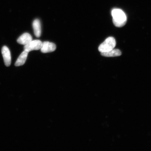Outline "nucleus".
Listing matches in <instances>:
<instances>
[{
	"label": "nucleus",
	"mask_w": 151,
	"mask_h": 151,
	"mask_svg": "<svg viewBox=\"0 0 151 151\" xmlns=\"http://www.w3.org/2000/svg\"><path fill=\"white\" fill-rule=\"evenodd\" d=\"M113 22L116 27H121L125 25L127 19L124 13L121 9H114L112 11Z\"/></svg>",
	"instance_id": "obj_1"
},
{
	"label": "nucleus",
	"mask_w": 151,
	"mask_h": 151,
	"mask_svg": "<svg viewBox=\"0 0 151 151\" xmlns=\"http://www.w3.org/2000/svg\"><path fill=\"white\" fill-rule=\"evenodd\" d=\"M116 45V40L113 37H109L100 45L99 50L101 52H109L114 49Z\"/></svg>",
	"instance_id": "obj_2"
},
{
	"label": "nucleus",
	"mask_w": 151,
	"mask_h": 151,
	"mask_svg": "<svg viewBox=\"0 0 151 151\" xmlns=\"http://www.w3.org/2000/svg\"><path fill=\"white\" fill-rule=\"evenodd\" d=\"M42 42L40 40H32L27 44L24 45V50L29 52L34 50H38L41 49L42 46Z\"/></svg>",
	"instance_id": "obj_3"
},
{
	"label": "nucleus",
	"mask_w": 151,
	"mask_h": 151,
	"mask_svg": "<svg viewBox=\"0 0 151 151\" xmlns=\"http://www.w3.org/2000/svg\"><path fill=\"white\" fill-rule=\"evenodd\" d=\"M1 53L5 65L6 67H9L11 64V58L10 50L8 47L6 46H4L1 49Z\"/></svg>",
	"instance_id": "obj_4"
},
{
	"label": "nucleus",
	"mask_w": 151,
	"mask_h": 151,
	"mask_svg": "<svg viewBox=\"0 0 151 151\" xmlns=\"http://www.w3.org/2000/svg\"><path fill=\"white\" fill-rule=\"evenodd\" d=\"M56 45L54 43L45 41L42 43L41 52L44 53L54 52L56 50Z\"/></svg>",
	"instance_id": "obj_5"
},
{
	"label": "nucleus",
	"mask_w": 151,
	"mask_h": 151,
	"mask_svg": "<svg viewBox=\"0 0 151 151\" xmlns=\"http://www.w3.org/2000/svg\"><path fill=\"white\" fill-rule=\"evenodd\" d=\"M32 40V37L29 33H24L19 37L17 39V42L19 44L25 45Z\"/></svg>",
	"instance_id": "obj_6"
},
{
	"label": "nucleus",
	"mask_w": 151,
	"mask_h": 151,
	"mask_svg": "<svg viewBox=\"0 0 151 151\" xmlns=\"http://www.w3.org/2000/svg\"><path fill=\"white\" fill-rule=\"evenodd\" d=\"M33 27L34 33L36 37H39L41 34V24L40 21L38 19H35L33 22Z\"/></svg>",
	"instance_id": "obj_7"
},
{
	"label": "nucleus",
	"mask_w": 151,
	"mask_h": 151,
	"mask_svg": "<svg viewBox=\"0 0 151 151\" xmlns=\"http://www.w3.org/2000/svg\"><path fill=\"white\" fill-rule=\"evenodd\" d=\"M122 53L120 50L118 49H114L109 51V52H101L102 56L106 57H114L120 56L122 55Z\"/></svg>",
	"instance_id": "obj_8"
},
{
	"label": "nucleus",
	"mask_w": 151,
	"mask_h": 151,
	"mask_svg": "<svg viewBox=\"0 0 151 151\" xmlns=\"http://www.w3.org/2000/svg\"><path fill=\"white\" fill-rule=\"evenodd\" d=\"M28 54V52L24 50L19 56L15 63V66L18 67V66L23 65L25 63L26 60L27 59Z\"/></svg>",
	"instance_id": "obj_9"
}]
</instances>
